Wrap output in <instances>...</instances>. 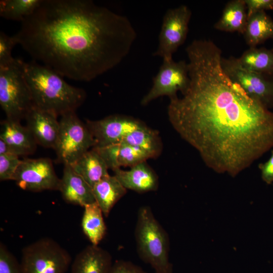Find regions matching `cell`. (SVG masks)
<instances>
[{
  "label": "cell",
  "mask_w": 273,
  "mask_h": 273,
  "mask_svg": "<svg viewBox=\"0 0 273 273\" xmlns=\"http://www.w3.org/2000/svg\"><path fill=\"white\" fill-rule=\"evenodd\" d=\"M244 36L250 48L256 47L273 38V20L265 12H260L248 18Z\"/></svg>",
  "instance_id": "obj_22"
},
{
  "label": "cell",
  "mask_w": 273,
  "mask_h": 273,
  "mask_svg": "<svg viewBox=\"0 0 273 273\" xmlns=\"http://www.w3.org/2000/svg\"><path fill=\"white\" fill-rule=\"evenodd\" d=\"M113 171L114 175L126 189L144 193L156 191L158 188V177L146 161L131 167L128 170L118 168Z\"/></svg>",
  "instance_id": "obj_16"
},
{
  "label": "cell",
  "mask_w": 273,
  "mask_h": 273,
  "mask_svg": "<svg viewBox=\"0 0 273 273\" xmlns=\"http://www.w3.org/2000/svg\"><path fill=\"white\" fill-rule=\"evenodd\" d=\"M149 156L141 149L124 142L120 143L118 161L120 167H132L150 159Z\"/></svg>",
  "instance_id": "obj_26"
},
{
  "label": "cell",
  "mask_w": 273,
  "mask_h": 273,
  "mask_svg": "<svg viewBox=\"0 0 273 273\" xmlns=\"http://www.w3.org/2000/svg\"><path fill=\"white\" fill-rule=\"evenodd\" d=\"M117 178L110 174L102 179L93 187L96 202L107 217L116 203L127 192Z\"/></svg>",
  "instance_id": "obj_19"
},
{
  "label": "cell",
  "mask_w": 273,
  "mask_h": 273,
  "mask_svg": "<svg viewBox=\"0 0 273 273\" xmlns=\"http://www.w3.org/2000/svg\"><path fill=\"white\" fill-rule=\"evenodd\" d=\"M81 220L84 234L92 245H98L107 231L103 213L96 202L85 205Z\"/></svg>",
  "instance_id": "obj_21"
},
{
  "label": "cell",
  "mask_w": 273,
  "mask_h": 273,
  "mask_svg": "<svg viewBox=\"0 0 273 273\" xmlns=\"http://www.w3.org/2000/svg\"><path fill=\"white\" fill-rule=\"evenodd\" d=\"M0 139L9 146L12 153L18 156L33 154L37 143L26 126L20 121L6 118L1 122Z\"/></svg>",
  "instance_id": "obj_15"
},
{
  "label": "cell",
  "mask_w": 273,
  "mask_h": 273,
  "mask_svg": "<svg viewBox=\"0 0 273 273\" xmlns=\"http://www.w3.org/2000/svg\"><path fill=\"white\" fill-rule=\"evenodd\" d=\"M258 167L261 171V178L267 184L273 183V151L269 159L264 163H260Z\"/></svg>",
  "instance_id": "obj_33"
},
{
  "label": "cell",
  "mask_w": 273,
  "mask_h": 273,
  "mask_svg": "<svg viewBox=\"0 0 273 273\" xmlns=\"http://www.w3.org/2000/svg\"><path fill=\"white\" fill-rule=\"evenodd\" d=\"M244 2L248 18L255 13L273 9V0H244Z\"/></svg>",
  "instance_id": "obj_32"
},
{
  "label": "cell",
  "mask_w": 273,
  "mask_h": 273,
  "mask_svg": "<svg viewBox=\"0 0 273 273\" xmlns=\"http://www.w3.org/2000/svg\"><path fill=\"white\" fill-rule=\"evenodd\" d=\"M192 13L186 5L169 9L165 13L158 37V48L153 54L163 59H172L187 36Z\"/></svg>",
  "instance_id": "obj_10"
},
{
  "label": "cell",
  "mask_w": 273,
  "mask_h": 273,
  "mask_svg": "<svg viewBox=\"0 0 273 273\" xmlns=\"http://www.w3.org/2000/svg\"><path fill=\"white\" fill-rule=\"evenodd\" d=\"M72 261L69 253L57 242L43 238L22 250V273H66Z\"/></svg>",
  "instance_id": "obj_6"
},
{
  "label": "cell",
  "mask_w": 273,
  "mask_h": 273,
  "mask_svg": "<svg viewBox=\"0 0 273 273\" xmlns=\"http://www.w3.org/2000/svg\"><path fill=\"white\" fill-rule=\"evenodd\" d=\"M221 64L228 77L249 97L268 109L273 108V77L245 68L235 57H222Z\"/></svg>",
  "instance_id": "obj_8"
},
{
  "label": "cell",
  "mask_w": 273,
  "mask_h": 273,
  "mask_svg": "<svg viewBox=\"0 0 273 273\" xmlns=\"http://www.w3.org/2000/svg\"><path fill=\"white\" fill-rule=\"evenodd\" d=\"M17 42L14 35L10 36L3 31L0 32V67L15 61L16 58L13 57L12 52Z\"/></svg>",
  "instance_id": "obj_29"
},
{
  "label": "cell",
  "mask_w": 273,
  "mask_h": 273,
  "mask_svg": "<svg viewBox=\"0 0 273 273\" xmlns=\"http://www.w3.org/2000/svg\"><path fill=\"white\" fill-rule=\"evenodd\" d=\"M58 136L54 150L56 162L71 165L96 145V142L86 123L75 111L60 116Z\"/></svg>",
  "instance_id": "obj_7"
},
{
  "label": "cell",
  "mask_w": 273,
  "mask_h": 273,
  "mask_svg": "<svg viewBox=\"0 0 273 273\" xmlns=\"http://www.w3.org/2000/svg\"><path fill=\"white\" fill-rule=\"evenodd\" d=\"M123 142L141 149L150 158H157L162 150V143L158 132L146 124L128 134Z\"/></svg>",
  "instance_id": "obj_23"
},
{
  "label": "cell",
  "mask_w": 273,
  "mask_h": 273,
  "mask_svg": "<svg viewBox=\"0 0 273 273\" xmlns=\"http://www.w3.org/2000/svg\"><path fill=\"white\" fill-rule=\"evenodd\" d=\"M86 124L96 142L95 147L119 144L145 124L132 117L115 114L98 120H87Z\"/></svg>",
  "instance_id": "obj_12"
},
{
  "label": "cell",
  "mask_w": 273,
  "mask_h": 273,
  "mask_svg": "<svg viewBox=\"0 0 273 273\" xmlns=\"http://www.w3.org/2000/svg\"><path fill=\"white\" fill-rule=\"evenodd\" d=\"M0 273H22L20 262L2 242L0 243Z\"/></svg>",
  "instance_id": "obj_28"
},
{
  "label": "cell",
  "mask_w": 273,
  "mask_h": 273,
  "mask_svg": "<svg viewBox=\"0 0 273 273\" xmlns=\"http://www.w3.org/2000/svg\"><path fill=\"white\" fill-rule=\"evenodd\" d=\"M22 67L34 106L58 117L75 111L85 101L83 89L70 85L50 68L33 60L23 61Z\"/></svg>",
  "instance_id": "obj_3"
},
{
  "label": "cell",
  "mask_w": 273,
  "mask_h": 273,
  "mask_svg": "<svg viewBox=\"0 0 273 273\" xmlns=\"http://www.w3.org/2000/svg\"><path fill=\"white\" fill-rule=\"evenodd\" d=\"M189 82L188 63L183 60L175 62L172 59H163L159 71L153 78V85L142 98L141 104L147 105L162 96L174 98L177 97L178 92L183 94L186 90Z\"/></svg>",
  "instance_id": "obj_9"
},
{
  "label": "cell",
  "mask_w": 273,
  "mask_h": 273,
  "mask_svg": "<svg viewBox=\"0 0 273 273\" xmlns=\"http://www.w3.org/2000/svg\"><path fill=\"white\" fill-rule=\"evenodd\" d=\"M42 0H2L0 16L7 20L22 22L39 7Z\"/></svg>",
  "instance_id": "obj_25"
},
{
  "label": "cell",
  "mask_w": 273,
  "mask_h": 273,
  "mask_svg": "<svg viewBox=\"0 0 273 273\" xmlns=\"http://www.w3.org/2000/svg\"><path fill=\"white\" fill-rule=\"evenodd\" d=\"M238 59L249 70L273 77V51L264 48H250Z\"/></svg>",
  "instance_id": "obj_24"
},
{
  "label": "cell",
  "mask_w": 273,
  "mask_h": 273,
  "mask_svg": "<svg viewBox=\"0 0 273 273\" xmlns=\"http://www.w3.org/2000/svg\"><path fill=\"white\" fill-rule=\"evenodd\" d=\"M70 166L92 188L109 175L107 164L94 148L87 151Z\"/></svg>",
  "instance_id": "obj_18"
},
{
  "label": "cell",
  "mask_w": 273,
  "mask_h": 273,
  "mask_svg": "<svg viewBox=\"0 0 273 273\" xmlns=\"http://www.w3.org/2000/svg\"><path fill=\"white\" fill-rule=\"evenodd\" d=\"M136 35L127 17L89 0H42L14 35L32 60L81 81L120 64Z\"/></svg>",
  "instance_id": "obj_2"
},
{
  "label": "cell",
  "mask_w": 273,
  "mask_h": 273,
  "mask_svg": "<svg viewBox=\"0 0 273 273\" xmlns=\"http://www.w3.org/2000/svg\"><path fill=\"white\" fill-rule=\"evenodd\" d=\"M93 148L99 153L109 169L114 171L120 168L118 161L120 143Z\"/></svg>",
  "instance_id": "obj_30"
},
{
  "label": "cell",
  "mask_w": 273,
  "mask_h": 273,
  "mask_svg": "<svg viewBox=\"0 0 273 273\" xmlns=\"http://www.w3.org/2000/svg\"><path fill=\"white\" fill-rule=\"evenodd\" d=\"M57 116L33 106L25 119L37 145L54 149L57 143L60 124Z\"/></svg>",
  "instance_id": "obj_13"
},
{
  "label": "cell",
  "mask_w": 273,
  "mask_h": 273,
  "mask_svg": "<svg viewBox=\"0 0 273 273\" xmlns=\"http://www.w3.org/2000/svg\"><path fill=\"white\" fill-rule=\"evenodd\" d=\"M134 235L141 260L150 265L155 273H173L168 235L148 206H143L138 210Z\"/></svg>",
  "instance_id": "obj_4"
},
{
  "label": "cell",
  "mask_w": 273,
  "mask_h": 273,
  "mask_svg": "<svg viewBox=\"0 0 273 273\" xmlns=\"http://www.w3.org/2000/svg\"><path fill=\"white\" fill-rule=\"evenodd\" d=\"M109 273H147L141 266L133 262L124 260L115 261Z\"/></svg>",
  "instance_id": "obj_31"
},
{
  "label": "cell",
  "mask_w": 273,
  "mask_h": 273,
  "mask_svg": "<svg viewBox=\"0 0 273 273\" xmlns=\"http://www.w3.org/2000/svg\"><path fill=\"white\" fill-rule=\"evenodd\" d=\"M22 62L16 58L11 64L0 67V105L6 118L18 121L25 118L33 106Z\"/></svg>",
  "instance_id": "obj_5"
},
{
  "label": "cell",
  "mask_w": 273,
  "mask_h": 273,
  "mask_svg": "<svg viewBox=\"0 0 273 273\" xmlns=\"http://www.w3.org/2000/svg\"><path fill=\"white\" fill-rule=\"evenodd\" d=\"M247 20L244 0H233L226 4L221 18L214 27L220 31L238 32L244 34Z\"/></svg>",
  "instance_id": "obj_20"
},
{
  "label": "cell",
  "mask_w": 273,
  "mask_h": 273,
  "mask_svg": "<svg viewBox=\"0 0 273 273\" xmlns=\"http://www.w3.org/2000/svg\"><path fill=\"white\" fill-rule=\"evenodd\" d=\"M112 264V256L107 250L91 244L76 255L71 273H109Z\"/></svg>",
  "instance_id": "obj_17"
},
{
  "label": "cell",
  "mask_w": 273,
  "mask_h": 273,
  "mask_svg": "<svg viewBox=\"0 0 273 273\" xmlns=\"http://www.w3.org/2000/svg\"><path fill=\"white\" fill-rule=\"evenodd\" d=\"M7 154H13L8 144L3 140L0 139V155Z\"/></svg>",
  "instance_id": "obj_34"
},
{
  "label": "cell",
  "mask_w": 273,
  "mask_h": 273,
  "mask_svg": "<svg viewBox=\"0 0 273 273\" xmlns=\"http://www.w3.org/2000/svg\"><path fill=\"white\" fill-rule=\"evenodd\" d=\"M186 52L190 82L170 99L169 121L209 168L234 177L273 147V112L228 77L213 41L195 39Z\"/></svg>",
  "instance_id": "obj_1"
},
{
  "label": "cell",
  "mask_w": 273,
  "mask_h": 273,
  "mask_svg": "<svg viewBox=\"0 0 273 273\" xmlns=\"http://www.w3.org/2000/svg\"><path fill=\"white\" fill-rule=\"evenodd\" d=\"M59 191L68 203L83 207L96 202L92 187L69 165H64Z\"/></svg>",
  "instance_id": "obj_14"
},
{
  "label": "cell",
  "mask_w": 273,
  "mask_h": 273,
  "mask_svg": "<svg viewBox=\"0 0 273 273\" xmlns=\"http://www.w3.org/2000/svg\"><path fill=\"white\" fill-rule=\"evenodd\" d=\"M272 39H273V38H272ZM272 51H273V48L272 49Z\"/></svg>",
  "instance_id": "obj_35"
},
{
  "label": "cell",
  "mask_w": 273,
  "mask_h": 273,
  "mask_svg": "<svg viewBox=\"0 0 273 273\" xmlns=\"http://www.w3.org/2000/svg\"><path fill=\"white\" fill-rule=\"evenodd\" d=\"M13 180L21 189L33 192L59 191L60 184V178L48 158L22 160Z\"/></svg>",
  "instance_id": "obj_11"
},
{
  "label": "cell",
  "mask_w": 273,
  "mask_h": 273,
  "mask_svg": "<svg viewBox=\"0 0 273 273\" xmlns=\"http://www.w3.org/2000/svg\"><path fill=\"white\" fill-rule=\"evenodd\" d=\"M22 160L14 154L0 155V180L5 181L13 179L14 174Z\"/></svg>",
  "instance_id": "obj_27"
}]
</instances>
